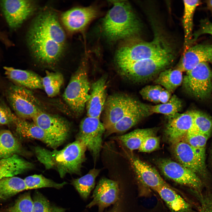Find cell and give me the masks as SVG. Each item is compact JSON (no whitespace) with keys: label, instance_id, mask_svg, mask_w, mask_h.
<instances>
[{"label":"cell","instance_id":"obj_1","mask_svg":"<svg viewBox=\"0 0 212 212\" xmlns=\"http://www.w3.org/2000/svg\"><path fill=\"white\" fill-rule=\"evenodd\" d=\"M29 47L35 58L43 64L57 61L64 49L65 33L54 13L47 11L38 16L28 35Z\"/></svg>","mask_w":212,"mask_h":212},{"label":"cell","instance_id":"obj_2","mask_svg":"<svg viewBox=\"0 0 212 212\" xmlns=\"http://www.w3.org/2000/svg\"><path fill=\"white\" fill-rule=\"evenodd\" d=\"M87 149L82 142L76 139L61 150L51 151L37 146L34 151L38 160L46 169L56 170L63 178L68 174H80Z\"/></svg>","mask_w":212,"mask_h":212},{"label":"cell","instance_id":"obj_3","mask_svg":"<svg viewBox=\"0 0 212 212\" xmlns=\"http://www.w3.org/2000/svg\"><path fill=\"white\" fill-rule=\"evenodd\" d=\"M113 4L103 21L102 29L105 35L115 40L138 33L140 24L128 3L116 1H113Z\"/></svg>","mask_w":212,"mask_h":212},{"label":"cell","instance_id":"obj_4","mask_svg":"<svg viewBox=\"0 0 212 212\" xmlns=\"http://www.w3.org/2000/svg\"><path fill=\"white\" fill-rule=\"evenodd\" d=\"M170 47L159 38L150 42H128L117 52V63H128L162 56L172 53Z\"/></svg>","mask_w":212,"mask_h":212},{"label":"cell","instance_id":"obj_5","mask_svg":"<svg viewBox=\"0 0 212 212\" xmlns=\"http://www.w3.org/2000/svg\"><path fill=\"white\" fill-rule=\"evenodd\" d=\"M173 59L171 53L162 56L117 64L123 76L130 80L140 82L153 77L168 66Z\"/></svg>","mask_w":212,"mask_h":212},{"label":"cell","instance_id":"obj_6","mask_svg":"<svg viewBox=\"0 0 212 212\" xmlns=\"http://www.w3.org/2000/svg\"><path fill=\"white\" fill-rule=\"evenodd\" d=\"M90 86L85 69L79 68L72 76L63 94L64 100L77 115L82 113L90 97Z\"/></svg>","mask_w":212,"mask_h":212},{"label":"cell","instance_id":"obj_7","mask_svg":"<svg viewBox=\"0 0 212 212\" xmlns=\"http://www.w3.org/2000/svg\"><path fill=\"white\" fill-rule=\"evenodd\" d=\"M7 100L17 116L24 120L32 119L42 111L40 102L26 88L11 84L6 91Z\"/></svg>","mask_w":212,"mask_h":212},{"label":"cell","instance_id":"obj_8","mask_svg":"<svg viewBox=\"0 0 212 212\" xmlns=\"http://www.w3.org/2000/svg\"><path fill=\"white\" fill-rule=\"evenodd\" d=\"M182 82L185 90L192 96L207 99L212 91V70L207 62L201 63L186 72Z\"/></svg>","mask_w":212,"mask_h":212},{"label":"cell","instance_id":"obj_9","mask_svg":"<svg viewBox=\"0 0 212 212\" xmlns=\"http://www.w3.org/2000/svg\"><path fill=\"white\" fill-rule=\"evenodd\" d=\"M159 168L168 178L179 184L201 191L203 182L197 175L179 163L167 158L160 159L157 162Z\"/></svg>","mask_w":212,"mask_h":212},{"label":"cell","instance_id":"obj_10","mask_svg":"<svg viewBox=\"0 0 212 212\" xmlns=\"http://www.w3.org/2000/svg\"><path fill=\"white\" fill-rule=\"evenodd\" d=\"M105 128L100 118L87 117L81 121L77 140L82 142L95 160L99 155L102 146V137Z\"/></svg>","mask_w":212,"mask_h":212},{"label":"cell","instance_id":"obj_11","mask_svg":"<svg viewBox=\"0 0 212 212\" xmlns=\"http://www.w3.org/2000/svg\"><path fill=\"white\" fill-rule=\"evenodd\" d=\"M141 103L131 97L123 94H115L109 97L104 108L103 123L105 130L118 122Z\"/></svg>","mask_w":212,"mask_h":212},{"label":"cell","instance_id":"obj_12","mask_svg":"<svg viewBox=\"0 0 212 212\" xmlns=\"http://www.w3.org/2000/svg\"><path fill=\"white\" fill-rule=\"evenodd\" d=\"M0 6L8 24L13 29L20 26L35 9L34 3L29 0H1Z\"/></svg>","mask_w":212,"mask_h":212},{"label":"cell","instance_id":"obj_13","mask_svg":"<svg viewBox=\"0 0 212 212\" xmlns=\"http://www.w3.org/2000/svg\"><path fill=\"white\" fill-rule=\"evenodd\" d=\"M173 148L180 164L203 178L208 177L205 162L191 145L183 140L173 144Z\"/></svg>","mask_w":212,"mask_h":212},{"label":"cell","instance_id":"obj_14","mask_svg":"<svg viewBox=\"0 0 212 212\" xmlns=\"http://www.w3.org/2000/svg\"><path fill=\"white\" fill-rule=\"evenodd\" d=\"M14 124L17 133L22 138L40 140L54 149L63 143L47 133L33 122L28 121L16 116Z\"/></svg>","mask_w":212,"mask_h":212},{"label":"cell","instance_id":"obj_15","mask_svg":"<svg viewBox=\"0 0 212 212\" xmlns=\"http://www.w3.org/2000/svg\"><path fill=\"white\" fill-rule=\"evenodd\" d=\"M119 193L118 186L116 182L106 178H102L93 192L92 201L87 207L90 208L97 205L99 212H102L105 208L116 202Z\"/></svg>","mask_w":212,"mask_h":212},{"label":"cell","instance_id":"obj_16","mask_svg":"<svg viewBox=\"0 0 212 212\" xmlns=\"http://www.w3.org/2000/svg\"><path fill=\"white\" fill-rule=\"evenodd\" d=\"M32 120L33 122L47 133L63 143L68 136L70 131L69 125L61 117L42 110Z\"/></svg>","mask_w":212,"mask_h":212},{"label":"cell","instance_id":"obj_17","mask_svg":"<svg viewBox=\"0 0 212 212\" xmlns=\"http://www.w3.org/2000/svg\"><path fill=\"white\" fill-rule=\"evenodd\" d=\"M194 110L176 114L170 117L165 130L168 140L173 144L183 140L194 124Z\"/></svg>","mask_w":212,"mask_h":212},{"label":"cell","instance_id":"obj_18","mask_svg":"<svg viewBox=\"0 0 212 212\" xmlns=\"http://www.w3.org/2000/svg\"><path fill=\"white\" fill-rule=\"evenodd\" d=\"M97 14V9L93 6L76 7L64 12L61 19L68 30L74 32L84 28Z\"/></svg>","mask_w":212,"mask_h":212},{"label":"cell","instance_id":"obj_19","mask_svg":"<svg viewBox=\"0 0 212 212\" xmlns=\"http://www.w3.org/2000/svg\"><path fill=\"white\" fill-rule=\"evenodd\" d=\"M204 62H212V45L201 44L189 48L185 52L177 69L186 72Z\"/></svg>","mask_w":212,"mask_h":212},{"label":"cell","instance_id":"obj_20","mask_svg":"<svg viewBox=\"0 0 212 212\" xmlns=\"http://www.w3.org/2000/svg\"><path fill=\"white\" fill-rule=\"evenodd\" d=\"M106 79L103 76L94 83L86 106L87 116L100 118L106 101Z\"/></svg>","mask_w":212,"mask_h":212},{"label":"cell","instance_id":"obj_21","mask_svg":"<svg viewBox=\"0 0 212 212\" xmlns=\"http://www.w3.org/2000/svg\"><path fill=\"white\" fill-rule=\"evenodd\" d=\"M137 178L143 184L154 190L168 185L157 170L138 158L132 157L130 160Z\"/></svg>","mask_w":212,"mask_h":212},{"label":"cell","instance_id":"obj_22","mask_svg":"<svg viewBox=\"0 0 212 212\" xmlns=\"http://www.w3.org/2000/svg\"><path fill=\"white\" fill-rule=\"evenodd\" d=\"M151 106L141 103L118 122L105 130V136L115 133H122L135 126L152 113Z\"/></svg>","mask_w":212,"mask_h":212},{"label":"cell","instance_id":"obj_23","mask_svg":"<svg viewBox=\"0 0 212 212\" xmlns=\"http://www.w3.org/2000/svg\"><path fill=\"white\" fill-rule=\"evenodd\" d=\"M5 73L7 78L17 85L27 89H43L42 78L32 71L15 69L12 67H4Z\"/></svg>","mask_w":212,"mask_h":212},{"label":"cell","instance_id":"obj_24","mask_svg":"<svg viewBox=\"0 0 212 212\" xmlns=\"http://www.w3.org/2000/svg\"><path fill=\"white\" fill-rule=\"evenodd\" d=\"M33 164L15 154L0 160V180L9 177L14 176L32 169Z\"/></svg>","mask_w":212,"mask_h":212},{"label":"cell","instance_id":"obj_25","mask_svg":"<svg viewBox=\"0 0 212 212\" xmlns=\"http://www.w3.org/2000/svg\"><path fill=\"white\" fill-rule=\"evenodd\" d=\"M155 191L172 211L191 212V205L168 185L161 186Z\"/></svg>","mask_w":212,"mask_h":212},{"label":"cell","instance_id":"obj_26","mask_svg":"<svg viewBox=\"0 0 212 212\" xmlns=\"http://www.w3.org/2000/svg\"><path fill=\"white\" fill-rule=\"evenodd\" d=\"M156 130L154 128L137 129L118 136V139L130 150H138L145 138L155 136Z\"/></svg>","mask_w":212,"mask_h":212},{"label":"cell","instance_id":"obj_27","mask_svg":"<svg viewBox=\"0 0 212 212\" xmlns=\"http://www.w3.org/2000/svg\"><path fill=\"white\" fill-rule=\"evenodd\" d=\"M21 151V144L10 131H0V160L18 155Z\"/></svg>","mask_w":212,"mask_h":212},{"label":"cell","instance_id":"obj_28","mask_svg":"<svg viewBox=\"0 0 212 212\" xmlns=\"http://www.w3.org/2000/svg\"><path fill=\"white\" fill-rule=\"evenodd\" d=\"M26 190L24 179L15 176L3 178L0 180V201L7 200Z\"/></svg>","mask_w":212,"mask_h":212},{"label":"cell","instance_id":"obj_29","mask_svg":"<svg viewBox=\"0 0 212 212\" xmlns=\"http://www.w3.org/2000/svg\"><path fill=\"white\" fill-rule=\"evenodd\" d=\"M183 79L181 71L177 69H168L161 72L155 82L171 93L181 85Z\"/></svg>","mask_w":212,"mask_h":212},{"label":"cell","instance_id":"obj_30","mask_svg":"<svg viewBox=\"0 0 212 212\" xmlns=\"http://www.w3.org/2000/svg\"><path fill=\"white\" fill-rule=\"evenodd\" d=\"M100 172V169L93 168L85 175L73 180L72 184L83 199L87 198L94 188L95 179Z\"/></svg>","mask_w":212,"mask_h":212},{"label":"cell","instance_id":"obj_31","mask_svg":"<svg viewBox=\"0 0 212 212\" xmlns=\"http://www.w3.org/2000/svg\"><path fill=\"white\" fill-rule=\"evenodd\" d=\"M200 3V1L198 0L183 1V22L186 45L191 40L193 15L196 8Z\"/></svg>","mask_w":212,"mask_h":212},{"label":"cell","instance_id":"obj_32","mask_svg":"<svg viewBox=\"0 0 212 212\" xmlns=\"http://www.w3.org/2000/svg\"><path fill=\"white\" fill-rule=\"evenodd\" d=\"M64 81L63 75L58 72L47 71L45 76L42 78L43 89L47 95L51 97L59 94Z\"/></svg>","mask_w":212,"mask_h":212},{"label":"cell","instance_id":"obj_33","mask_svg":"<svg viewBox=\"0 0 212 212\" xmlns=\"http://www.w3.org/2000/svg\"><path fill=\"white\" fill-rule=\"evenodd\" d=\"M209 137L199 132L193 126L188 132L184 138L185 139V141L196 151L205 162L206 147Z\"/></svg>","mask_w":212,"mask_h":212},{"label":"cell","instance_id":"obj_34","mask_svg":"<svg viewBox=\"0 0 212 212\" xmlns=\"http://www.w3.org/2000/svg\"><path fill=\"white\" fill-rule=\"evenodd\" d=\"M182 106L181 100L174 95L165 103L151 106V111L152 113L162 114L170 117L178 113L181 109Z\"/></svg>","mask_w":212,"mask_h":212},{"label":"cell","instance_id":"obj_35","mask_svg":"<svg viewBox=\"0 0 212 212\" xmlns=\"http://www.w3.org/2000/svg\"><path fill=\"white\" fill-rule=\"evenodd\" d=\"M24 180L27 189L43 188H53L59 189L67 184L65 182L61 183H57L41 174L30 175L26 177Z\"/></svg>","mask_w":212,"mask_h":212},{"label":"cell","instance_id":"obj_36","mask_svg":"<svg viewBox=\"0 0 212 212\" xmlns=\"http://www.w3.org/2000/svg\"><path fill=\"white\" fill-rule=\"evenodd\" d=\"M32 212H65L66 209L52 204L41 193L36 191L33 198Z\"/></svg>","mask_w":212,"mask_h":212},{"label":"cell","instance_id":"obj_37","mask_svg":"<svg viewBox=\"0 0 212 212\" xmlns=\"http://www.w3.org/2000/svg\"><path fill=\"white\" fill-rule=\"evenodd\" d=\"M193 127L200 132L209 137L212 130V119L206 113L194 110Z\"/></svg>","mask_w":212,"mask_h":212},{"label":"cell","instance_id":"obj_38","mask_svg":"<svg viewBox=\"0 0 212 212\" xmlns=\"http://www.w3.org/2000/svg\"><path fill=\"white\" fill-rule=\"evenodd\" d=\"M33 200L29 192L20 196L14 205L7 210V212H32Z\"/></svg>","mask_w":212,"mask_h":212},{"label":"cell","instance_id":"obj_39","mask_svg":"<svg viewBox=\"0 0 212 212\" xmlns=\"http://www.w3.org/2000/svg\"><path fill=\"white\" fill-rule=\"evenodd\" d=\"M164 88L158 85L146 86L140 91L139 93L144 100L155 103H160V94Z\"/></svg>","mask_w":212,"mask_h":212},{"label":"cell","instance_id":"obj_40","mask_svg":"<svg viewBox=\"0 0 212 212\" xmlns=\"http://www.w3.org/2000/svg\"><path fill=\"white\" fill-rule=\"evenodd\" d=\"M194 191L200 204L199 212H212V191L202 193L201 191Z\"/></svg>","mask_w":212,"mask_h":212},{"label":"cell","instance_id":"obj_41","mask_svg":"<svg viewBox=\"0 0 212 212\" xmlns=\"http://www.w3.org/2000/svg\"><path fill=\"white\" fill-rule=\"evenodd\" d=\"M16 116L4 100L0 99V124H14Z\"/></svg>","mask_w":212,"mask_h":212},{"label":"cell","instance_id":"obj_42","mask_svg":"<svg viewBox=\"0 0 212 212\" xmlns=\"http://www.w3.org/2000/svg\"><path fill=\"white\" fill-rule=\"evenodd\" d=\"M160 139L155 136H148L144 140L138 150L142 152L150 153L158 150L160 147Z\"/></svg>","mask_w":212,"mask_h":212},{"label":"cell","instance_id":"obj_43","mask_svg":"<svg viewBox=\"0 0 212 212\" xmlns=\"http://www.w3.org/2000/svg\"><path fill=\"white\" fill-rule=\"evenodd\" d=\"M209 34L212 36V23L207 19H204L200 21V27L194 34V40L204 34Z\"/></svg>","mask_w":212,"mask_h":212},{"label":"cell","instance_id":"obj_44","mask_svg":"<svg viewBox=\"0 0 212 212\" xmlns=\"http://www.w3.org/2000/svg\"><path fill=\"white\" fill-rule=\"evenodd\" d=\"M171 92L164 89L161 92L159 97V102L161 104L168 102L171 97Z\"/></svg>","mask_w":212,"mask_h":212},{"label":"cell","instance_id":"obj_45","mask_svg":"<svg viewBox=\"0 0 212 212\" xmlns=\"http://www.w3.org/2000/svg\"><path fill=\"white\" fill-rule=\"evenodd\" d=\"M206 3L209 8L212 10V0L207 1Z\"/></svg>","mask_w":212,"mask_h":212},{"label":"cell","instance_id":"obj_46","mask_svg":"<svg viewBox=\"0 0 212 212\" xmlns=\"http://www.w3.org/2000/svg\"><path fill=\"white\" fill-rule=\"evenodd\" d=\"M117 206L118 205L115 206L112 210L108 212H119Z\"/></svg>","mask_w":212,"mask_h":212}]
</instances>
